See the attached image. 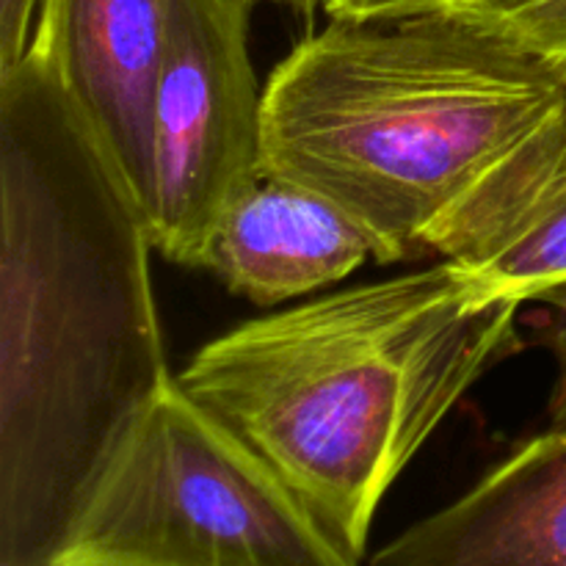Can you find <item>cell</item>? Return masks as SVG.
Segmentation results:
<instances>
[{"label":"cell","mask_w":566,"mask_h":566,"mask_svg":"<svg viewBox=\"0 0 566 566\" xmlns=\"http://www.w3.org/2000/svg\"><path fill=\"white\" fill-rule=\"evenodd\" d=\"M147 210L48 50L0 72V566H55L175 374Z\"/></svg>","instance_id":"cell-1"},{"label":"cell","mask_w":566,"mask_h":566,"mask_svg":"<svg viewBox=\"0 0 566 566\" xmlns=\"http://www.w3.org/2000/svg\"><path fill=\"white\" fill-rule=\"evenodd\" d=\"M566 125V81L490 25L434 9L310 33L263 88V171L335 205L379 263L440 254Z\"/></svg>","instance_id":"cell-2"},{"label":"cell","mask_w":566,"mask_h":566,"mask_svg":"<svg viewBox=\"0 0 566 566\" xmlns=\"http://www.w3.org/2000/svg\"><path fill=\"white\" fill-rule=\"evenodd\" d=\"M523 304L442 260L247 321L177 379L363 558L387 490L517 348Z\"/></svg>","instance_id":"cell-3"},{"label":"cell","mask_w":566,"mask_h":566,"mask_svg":"<svg viewBox=\"0 0 566 566\" xmlns=\"http://www.w3.org/2000/svg\"><path fill=\"white\" fill-rule=\"evenodd\" d=\"M307 501L171 376L55 566H359Z\"/></svg>","instance_id":"cell-4"},{"label":"cell","mask_w":566,"mask_h":566,"mask_svg":"<svg viewBox=\"0 0 566 566\" xmlns=\"http://www.w3.org/2000/svg\"><path fill=\"white\" fill-rule=\"evenodd\" d=\"M247 0H175L153 108L147 221L169 263L197 269L230 205L263 175V88Z\"/></svg>","instance_id":"cell-5"},{"label":"cell","mask_w":566,"mask_h":566,"mask_svg":"<svg viewBox=\"0 0 566 566\" xmlns=\"http://www.w3.org/2000/svg\"><path fill=\"white\" fill-rule=\"evenodd\" d=\"M175 0H44L36 36L142 208L153 188V108Z\"/></svg>","instance_id":"cell-6"},{"label":"cell","mask_w":566,"mask_h":566,"mask_svg":"<svg viewBox=\"0 0 566 566\" xmlns=\"http://www.w3.org/2000/svg\"><path fill=\"white\" fill-rule=\"evenodd\" d=\"M368 566H566V429L523 442Z\"/></svg>","instance_id":"cell-7"},{"label":"cell","mask_w":566,"mask_h":566,"mask_svg":"<svg viewBox=\"0 0 566 566\" xmlns=\"http://www.w3.org/2000/svg\"><path fill=\"white\" fill-rule=\"evenodd\" d=\"M368 258L374 249L346 213L263 171L221 216L197 269L271 307L340 282Z\"/></svg>","instance_id":"cell-8"},{"label":"cell","mask_w":566,"mask_h":566,"mask_svg":"<svg viewBox=\"0 0 566 566\" xmlns=\"http://www.w3.org/2000/svg\"><path fill=\"white\" fill-rule=\"evenodd\" d=\"M446 260L520 302L566 285V125L503 177Z\"/></svg>","instance_id":"cell-9"},{"label":"cell","mask_w":566,"mask_h":566,"mask_svg":"<svg viewBox=\"0 0 566 566\" xmlns=\"http://www.w3.org/2000/svg\"><path fill=\"white\" fill-rule=\"evenodd\" d=\"M440 9L517 39L566 81V0H446Z\"/></svg>","instance_id":"cell-10"},{"label":"cell","mask_w":566,"mask_h":566,"mask_svg":"<svg viewBox=\"0 0 566 566\" xmlns=\"http://www.w3.org/2000/svg\"><path fill=\"white\" fill-rule=\"evenodd\" d=\"M547 307L545 343L556 359V381L551 396V426L566 429V285L553 287L539 298Z\"/></svg>","instance_id":"cell-11"},{"label":"cell","mask_w":566,"mask_h":566,"mask_svg":"<svg viewBox=\"0 0 566 566\" xmlns=\"http://www.w3.org/2000/svg\"><path fill=\"white\" fill-rule=\"evenodd\" d=\"M44 0H0V72L25 59Z\"/></svg>","instance_id":"cell-12"},{"label":"cell","mask_w":566,"mask_h":566,"mask_svg":"<svg viewBox=\"0 0 566 566\" xmlns=\"http://www.w3.org/2000/svg\"><path fill=\"white\" fill-rule=\"evenodd\" d=\"M446 0H329L324 6L329 17L343 20H368V17H401L418 11H434Z\"/></svg>","instance_id":"cell-13"},{"label":"cell","mask_w":566,"mask_h":566,"mask_svg":"<svg viewBox=\"0 0 566 566\" xmlns=\"http://www.w3.org/2000/svg\"><path fill=\"white\" fill-rule=\"evenodd\" d=\"M249 6L254 3H263V0H247ZM265 3H282V6H291V9H298V11H313L318 9V6H326L329 0H265Z\"/></svg>","instance_id":"cell-14"}]
</instances>
